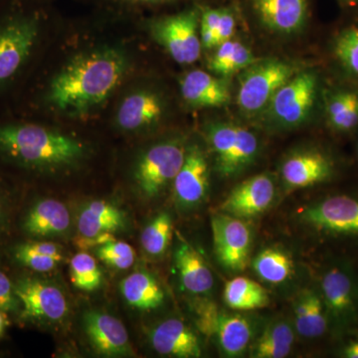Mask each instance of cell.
<instances>
[{
    "instance_id": "42",
    "label": "cell",
    "mask_w": 358,
    "mask_h": 358,
    "mask_svg": "<svg viewBox=\"0 0 358 358\" xmlns=\"http://www.w3.org/2000/svg\"><path fill=\"white\" fill-rule=\"evenodd\" d=\"M113 240H115V237L113 236L112 233H103V234L94 237H85L79 235L75 239V244H76L78 248L85 251V250L98 248V247L113 241Z\"/></svg>"
},
{
    "instance_id": "36",
    "label": "cell",
    "mask_w": 358,
    "mask_h": 358,
    "mask_svg": "<svg viewBox=\"0 0 358 358\" xmlns=\"http://www.w3.org/2000/svg\"><path fill=\"white\" fill-rule=\"evenodd\" d=\"M334 52L341 64L358 77V28H348L341 33L336 39Z\"/></svg>"
},
{
    "instance_id": "39",
    "label": "cell",
    "mask_w": 358,
    "mask_h": 358,
    "mask_svg": "<svg viewBox=\"0 0 358 358\" xmlns=\"http://www.w3.org/2000/svg\"><path fill=\"white\" fill-rule=\"evenodd\" d=\"M219 315L220 312L214 303L210 301L199 303L196 310V322L200 331L207 336H215Z\"/></svg>"
},
{
    "instance_id": "30",
    "label": "cell",
    "mask_w": 358,
    "mask_h": 358,
    "mask_svg": "<svg viewBox=\"0 0 358 358\" xmlns=\"http://www.w3.org/2000/svg\"><path fill=\"white\" fill-rule=\"evenodd\" d=\"M327 115L336 131H352L358 124V95L353 92L334 94L327 103Z\"/></svg>"
},
{
    "instance_id": "38",
    "label": "cell",
    "mask_w": 358,
    "mask_h": 358,
    "mask_svg": "<svg viewBox=\"0 0 358 358\" xmlns=\"http://www.w3.org/2000/svg\"><path fill=\"white\" fill-rule=\"evenodd\" d=\"M0 310L4 313L20 315V303L14 291V282L0 268Z\"/></svg>"
},
{
    "instance_id": "43",
    "label": "cell",
    "mask_w": 358,
    "mask_h": 358,
    "mask_svg": "<svg viewBox=\"0 0 358 358\" xmlns=\"http://www.w3.org/2000/svg\"><path fill=\"white\" fill-rule=\"evenodd\" d=\"M339 355L345 358H358V336L350 339L341 346Z\"/></svg>"
},
{
    "instance_id": "21",
    "label": "cell",
    "mask_w": 358,
    "mask_h": 358,
    "mask_svg": "<svg viewBox=\"0 0 358 358\" xmlns=\"http://www.w3.org/2000/svg\"><path fill=\"white\" fill-rule=\"evenodd\" d=\"M296 333L305 338H317L329 331L331 317L320 292L305 289L294 306Z\"/></svg>"
},
{
    "instance_id": "5",
    "label": "cell",
    "mask_w": 358,
    "mask_h": 358,
    "mask_svg": "<svg viewBox=\"0 0 358 358\" xmlns=\"http://www.w3.org/2000/svg\"><path fill=\"white\" fill-rule=\"evenodd\" d=\"M294 76L291 65L278 60L255 62L244 70L238 88L237 103L247 115H256L268 108L273 96Z\"/></svg>"
},
{
    "instance_id": "1",
    "label": "cell",
    "mask_w": 358,
    "mask_h": 358,
    "mask_svg": "<svg viewBox=\"0 0 358 358\" xmlns=\"http://www.w3.org/2000/svg\"><path fill=\"white\" fill-rule=\"evenodd\" d=\"M128 68V58L119 49L83 52L52 78L42 101L69 117L87 115L114 93Z\"/></svg>"
},
{
    "instance_id": "4",
    "label": "cell",
    "mask_w": 358,
    "mask_h": 358,
    "mask_svg": "<svg viewBox=\"0 0 358 358\" xmlns=\"http://www.w3.org/2000/svg\"><path fill=\"white\" fill-rule=\"evenodd\" d=\"M200 11L196 7L162 16L152 23L155 40L179 64H193L200 58Z\"/></svg>"
},
{
    "instance_id": "13",
    "label": "cell",
    "mask_w": 358,
    "mask_h": 358,
    "mask_svg": "<svg viewBox=\"0 0 358 358\" xmlns=\"http://www.w3.org/2000/svg\"><path fill=\"white\" fill-rule=\"evenodd\" d=\"M209 186L206 157L199 147L186 150L185 162L173 179L174 196L181 207L190 208L203 201Z\"/></svg>"
},
{
    "instance_id": "24",
    "label": "cell",
    "mask_w": 358,
    "mask_h": 358,
    "mask_svg": "<svg viewBox=\"0 0 358 358\" xmlns=\"http://www.w3.org/2000/svg\"><path fill=\"white\" fill-rule=\"evenodd\" d=\"M121 292L131 307L141 310H155L162 305L164 294L159 282L147 272H136L124 278Z\"/></svg>"
},
{
    "instance_id": "35",
    "label": "cell",
    "mask_w": 358,
    "mask_h": 358,
    "mask_svg": "<svg viewBox=\"0 0 358 358\" xmlns=\"http://www.w3.org/2000/svg\"><path fill=\"white\" fill-rule=\"evenodd\" d=\"M96 254L103 263L117 270H127L136 261V252L133 247L115 239L96 248Z\"/></svg>"
},
{
    "instance_id": "9",
    "label": "cell",
    "mask_w": 358,
    "mask_h": 358,
    "mask_svg": "<svg viewBox=\"0 0 358 358\" xmlns=\"http://www.w3.org/2000/svg\"><path fill=\"white\" fill-rule=\"evenodd\" d=\"M300 218L327 234L358 237V197L345 194L327 197L306 207Z\"/></svg>"
},
{
    "instance_id": "41",
    "label": "cell",
    "mask_w": 358,
    "mask_h": 358,
    "mask_svg": "<svg viewBox=\"0 0 358 358\" xmlns=\"http://www.w3.org/2000/svg\"><path fill=\"white\" fill-rule=\"evenodd\" d=\"M235 29H236V22H235L234 15L228 9L221 8L220 18L215 29L219 45L232 39Z\"/></svg>"
},
{
    "instance_id": "46",
    "label": "cell",
    "mask_w": 358,
    "mask_h": 358,
    "mask_svg": "<svg viewBox=\"0 0 358 358\" xmlns=\"http://www.w3.org/2000/svg\"><path fill=\"white\" fill-rule=\"evenodd\" d=\"M23 1L28 2V3L33 4V6H39L40 2L44 1V0H23Z\"/></svg>"
},
{
    "instance_id": "37",
    "label": "cell",
    "mask_w": 358,
    "mask_h": 358,
    "mask_svg": "<svg viewBox=\"0 0 358 358\" xmlns=\"http://www.w3.org/2000/svg\"><path fill=\"white\" fill-rule=\"evenodd\" d=\"M13 257L22 267L30 268L34 272L46 273L50 272L57 267L60 261L53 257L43 255L30 248L29 245L21 243L16 245L13 250Z\"/></svg>"
},
{
    "instance_id": "44",
    "label": "cell",
    "mask_w": 358,
    "mask_h": 358,
    "mask_svg": "<svg viewBox=\"0 0 358 358\" xmlns=\"http://www.w3.org/2000/svg\"><path fill=\"white\" fill-rule=\"evenodd\" d=\"M6 200L3 192L0 189V236L3 232L6 223Z\"/></svg>"
},
{
    "instance_id": "25",
    "label": "cell",
    "mask_w": 358,
    "mask_h": 358,
    "mask_svg": "<svg viewBox=\"0 0 358 358\" xmlns=\"http://www.w3.org/2000/svg\"><path fill=\"white\" fill-rule=\"evenodd\" d=\"M215 336L224 355L236 357L248 348L253 336V329L243 315L220 313Z\"/></svg>"
},
{
    "instance_id": "14",
    "label": "cell",
    "mask_w": 358,
    "mask_h": 358,
    "mask_svg": "<svg viewBox=\"0 0 358 358\" xmlns=\"http://www.w3.org/2000/svg\"><path fill=\"white\" fill-rule=\"evenodd\" d=\"M84 329L90 343L100 355L121 357L131 352L126 327L113 315L90 310L84 315Z\"/></svg>"
},
{
    "instance_id": "3",
    "label": "cell",
    "mask_w": 358,
    "mask_h": 358,
    "mask_svg": "<svg viewBox=\"0 0 358 358\" xmlns=\"http://www.w3.org/2000/svg\"><path fill=\"white\" fill-rule=\"evenodd\" d=\"M42 26L39 6L23 0L0 1V96L24 75L38 46Z\"/></svg>"
},
{
    "instance_id": "10",
    "label": "cell",
    "mask_w": 358,
    "mask_h": 358,
    "mask_svg": "<svg viewBox=\"0 0 358 358\" xmlns=\"http://www.w3.org/2000/svg\"><path fill=\"white\" fill-rule=\"evenodd\" d=\"M317 77L312 72H303L288 80L268 103L273 120L284 127H296L310 115L315 93Z\"/></svg>"
},
{
    "instance_id": "15",
    "label": "cell",
    "mask_w": 358,
    "mask_h": 358,
    "mask_svg": "<svg viewBox=\"0 0 358 358\" xmlns=\"http://www.w3.org/2000/svg\"><path fill=\"white\" fill-rule=\"evenodd\" d=\"M71 217L64 203L55 199L35 202L21 219V229L28 236L44 238L60 236L69 229Z\"/></svg>"
},
{
    "instance_id": "11",
    "label": "cell",
    "mask_w": 358,
    "mask_h": 358,
    "mask_svg": "<svg viewBox=\"0 0 358 358\" xmlns=\"http://www.w3.org/2000/svg\"><path fill=\"white\" fill-rule=\"evenodd\" d=\"M214 251L219 263L233 272L245 270L251 252L252 233L249 226L229 214H215L211 217Z\"/></svg>"
},
{
    "instance_id": "33",
    "label": "cell",
    "mask_w": 358,
    "mask_h": 358,
    "mask_svg": "<svg viewBox=\"0 0 358 358\" xmlns=\"http://www.w3.org/2000/svg\"><path fill=\"white\" fill-rule=\"evenodd\" d=\"M258 150V138L255 134L248 129L238 126L236 143L223 176H232L241 173L255 160Z\"/></svg>"
},
{
    "instance_id": "2",
    "label": "cell",
    "mask_w": 358,
    "mask_h": 358,
    "mask_svg": "<svg viewBox=\"0 0 358 358\" xmlns=\"http://www.w3.org/2000/svg\"><path fill=\"white\" fill-rule=\"evenodd\" d=\"M85 155L81 141L26 121L0 122V159L31 171L48 173L78 164Z\"/></svg>"
},
{
    "instance_id": "17",
    "label": "cell",
    "mask_w": 358,
    "mask_h": 358,
    "mask_svg": "<svg viewBox=\"0 0 358 358\" xmlns=\"http://www.w3.org/2000/svg\"><path fill=\"white\" fill-rule=\"evenodd\" d=\"M333 174V164L329 157L315 150L296 152L285 160L282 178L292 189L310 187L324 182Z\"/></svg>"
},
{
    "instance_id": "23",
    "label": "cell",
    "mask_w": 358,
    "mask_h": 358,
    "mask_svg": "<svg viewBox=\"0 0 358 358\" xmlns=\"http://www.w3.org/2000/svg\"><path fill=\"white\" fill-rule=\"evenodd\" d=\"M126 214L105 200H94L82 209L78 217V231L85 237L113 233L126 227Z\"/></svg>"
},
{
    "instance_id": "26",
    "label": "cell",
    "mask_w": 358,
    "mask_h": 358,
    "mask_svg": "<svg viewBox=\"0 0 358 358\" xmlns=\"http://www.w3.org/2000/svg\"><path fill=\"white\" fill-rule=\"evenodd\" d=\"M224 301L232 310H254L267 307L270 298L258 282L249 278L236 277L226 282Z\"/></svg>"
},
{
    "instance_id": "8",
    "label": "cell",
    "mask_w": 358,
    "mask_h": 358,
    "mask_svg": "<svg viewBox=\"0 0 358 358\" xmlns=\"http://www.w3.org/2000/svg\"><path fill=\"white\" fill-rule=\"evenodd\" d=\"M320 294L331 324L341 329L352 327L358 320V284L350 268L334 264L320 280Z\"/></svg>"
},
{
    "instance_id": "28",
    "label": "cell",
    "mask_w": 358,
    "mask_h": 358,
    "mask_svg": "<svg viewBox=\"0 0 358 358\" xmlns=\"http://www.w3.org/2000/svg\"><path fill=\"white\" fill-rule=\"evenodd\" d=\"M254 272L268 284L279 285L288 281L294 274V265L287 252L275 247L262 250L252 264Z\"/></svg>"
},
{
    "instance_id": "7",
    "label": "cell",
    "mask_w": 358,
    "mask_h": 358,
    "mask_svg": "<svg viewBox=\"0 0 358 358\" xmlns=\"http://www.w3.org/2000/svg\"><path fill=\"white\" fill-rule=\"evenodd\" d=\"M13 282L20 303V320L53 324L67 317V300L58 287L29 275L20 277Z\"/></svg>"
},
{
    "instance_id": "27",
    "label": "cell",
    "mask_w": 358,
    "mask_h": 358,
    "mask_svg": "<svg viewBox=\"0 0 358 358\" xmlns=\"http://www.w3.org/2000/svg\"><path fill=\"white\" fill-rule=\"evenodd\" d=\"M294 343V331L288 320L278 319L271 322L254 346L252 357L282 358L288 357Z\"/></svg>"
},
{
    "instance_id": "34",
    "label": "cell",
    "mask_w": 358,
    "mask_h": 358,
    "mask_svg": "<svg viewBox=\"0 0 358 358\" xmlns=\"http://www.w3.org/2000/svg\"><path fill=\"white\" fill-rule=\"evenodd\" d=\"M71 281L77 289L93 292L102 284V272L95 258L88 253H78L70 264Z\"/></svg>"
},
{
    "instance_id": "22",
    "label": "cell",
    "mask_w": 358,
    "mask_h": 358,
    "mask_svg": "<svg viewBox=\"0 0 358 358\" xmlns=\"http://www.w3.org/2000/svg\"><path fill=\"white\" fill-rule=\"evenodd\" d=\"M176 268L183 288L194 294H207L213 288L210 268L192 245L181 242L176 251Z\"/></svg>"
},
{
    "instance_id": "6",
    "label": "cell",
    "mask_w": 358,
    "mask_h": 358,
    "mask_svg": "<svg viewBox=\"0 0 358 358\" xmlns=\"http://www.w3.org/2000/svg\"><path fill=\"white\" fill-rule=\"evenodd\" d=\"M185 155V147L176 141L148 148L134 169V180L140 192L148 199L157 196L176 178Z\"/></svg>"
},
{
    "instance_id": "19",
    "label": "cell",
    "mask_w": 358,
    "mask_h": 358,
    "mask_svg": "<svg viewBox=\"0 0 358 358\" xmlns=\"http://www.w3.org/2000/svg\"><path fill=\"white\" fill-rule=\"evenodd\" d=\"M164 114L162 99L150 91H138L126 96L117 114V124L127 131H138L159 122Z\"/></svg>"
},
{
    "instance_id": "12",
    "label": "cell",
    "mask_w": 358,
    "mask_h": 358,
    "mask_svg": "<svg viewBox=\"0 0 358 358\" xmlns=\"http://www.w3.org/2000/svg\"><path fill=\"white\" fill-rule=\"evenodd\" d=\"M275 199V185L267 174H258L236 186L221 204L223 213L252 218L267 210Z\"/></svg>"
},
{
    "instance_id": "31",
    "label": "cell",
    "mask_w": 358,
    "mask_h": 358,
    "mask_svg": "<svg viewBox=\"0 0 358 358\" xmlns=\"http://www.w3.org/2000/svg\"><path fill=\"white\" fill-rule=\"evenodd\" d=\"M237 133L238 126L227 122L211 124L207 131L209 143L216 155L217 169L221 176H223L234 150Z\"/></svg>"
},
{
    "instance_id": "29",
    "label": "cell",
    "mask_w": 358,
    "mask_h": 358,
    "mask_svg": "<svg viewBox=\"0 0 358 358\" xmlns=\"http://www.w3.org/2000/svg\"><path fill=\"white\" fill-rule=\"evenodd\" d=\"M255 62L256 58L248 47L231 39L217 46L209 62V68L215 74L229 76L247 69Z\"/></svg>"
},
{
    "instance_id": "18",
    "label": "cell",
    "mask_w": 358,
    "mask_h": 358,
    "mask_svg": "<svg viewBox=\"0 0 358 358\" xmlns=\"http://www.w3.org/2000/svg\"><path fill=\"white\" fill-rule=\"evenodd\" d=\"M150 343L157 353L166 357H201L199 338L182 320L169 319L157 324L150 334Z\"/></svg>"
},
{
    "instance_id": "40",
    "label": "cell",
    "mask_w": 358,
    "mask_h": 358,
    "mask_svg": "<svg viewBox=\"0 0 358 358\" xmlns=\"http://www.w3.org/2000/svg\"><path fill=\"white\" fill-rule=\"evenodd\" d=\"M100 3L122 11H136L145 7H154L162 4L173 3L180 0H98Z\"/></svg>"
},
{
    "instance_id": "45",
    "label": "cell",
    "mask_w": 358,
    "mask_h": 358,
    "mask_svg": "<svg viewBox=\"0 0 358 358\" xmlns=\"http://www.w3.org/2000/svg\"><path fill=\"white\" fill-rule=\"evenodd\" d=\"M4 313L2 310H0V336L3 333L4 327H6V317H4Z\"/></svg>"
},
{
    "instance_id": "48",
    "label": "cell",
    "mask_w": 358,
    "mask_h": 358,
    "mask_svg": "<svg viewBox=\"0 0 358 358\" xmlns=\"http://www.w3.org/2000/svg\"><path fill=\"white\" fill-rule=\"evenodd\" d=\"M0 1H1V0H0Z\"/></svg>"
},
{
    "instance_id": "32",
    "label": "cell",
    "mask_w": 358,
    "mask_h": 358,
    "mask_svg": "<svg viewBox=\"0 0 358 358\" xmlns=\"http://www.w3.org/2000/svg\"><path fill=\"white\" fill-rule=\"evenodd\" d=\"M173 235V221L169 213H160L141 233V246L148 255L159 256L166 251Z\"/></svg>"
},
{
    "instance_id": "16",
    "label": "cell",
    "mask_w": 358,
    "mask_h": 358,
    "mask_svg": "<svg viewBox=\"0 0 358 358\" xmlns=\"http://www.w3.org/2000/svg\"><path fill=\"white\" fill-rule=\"evenodd\" d=\"M262 24L274 32L294 33L308 17V0H250Z\"/></svg>"
},
{
    "instance_id": "20",
    "label": "cell",
    "mask_w": 358,
    "mask_h": 358,
    "mask_svg": "<svg viewBox=\"0 0 358 358\" xmlns=\"http://www.w3.org/2000/svg\"><path fill=\"white\" fill-rule=\"evenodd\" d=\"M180 92L193 107H223L230 100L227 85L201 70L190 71L181 79Z\"/></svg>"
},
{
    "instance_id": "47",
    "label": "cell",
    "mask_w": 358,
    "mask_h": 358,
    "mask_svg": "<svg viewBox=\"0 0 358 358\" xmlns=\"http://www.w3.org/2000/svg\"><path fill=\"white\" fill-rule=\"evenodd\" d=\"M345 2H350V3H352V2H357L358 0H343Z\"/></svg>"
}]
</instances>
